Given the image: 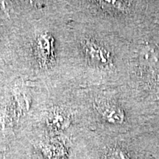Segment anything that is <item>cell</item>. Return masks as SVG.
Here are the masks:
<instances>
[{
    "mask_svg": "<svg viewBox=\"0 0 159 159\" xmlns=\"http://www.w3.org/2000/svg\"><path fill=\"white\" fill-rule=\"evenodd\" d=\"M85 52L91 61L99 64H107L109 61V55L106 49L94 42H88L85 47Z\"/></svg>",
    "mask_w": 159,
    "mask_h": 159,
    "instance_id": "1",
    "label": "cell"
},
{
    "mask_svg": "<svg viewBox=\"0 0 159 159\" xmlns=\"http://www.w3.org/2000/svg\"><path fill=\"white\" fill-rule=\"evenodd\" d=\"M102 114L104 118L109 122L119 124L123 122L125 118L124 112L119 107L115 105H105L102 108Z\"/></svg>",
    "mask_w": 159,
    "mask_h": 159,
    "instance_id": "2",
    "label": "cell"
},
{
    "mask_svg": "<svg viewBox=\"0 0 159 159\" xmlns=\"http://www.w3.org/2000/svg\"><path fill=\"white\" fill-rule=\"evenodd\" d=\"M105 159H129L128 155L119 148H114L108 152Z\"/></svg>",
    "mask_w": 159,
    "mask_h": 159,
    "instance_id": "3",
    "label": "cell"
}]
</instances>
